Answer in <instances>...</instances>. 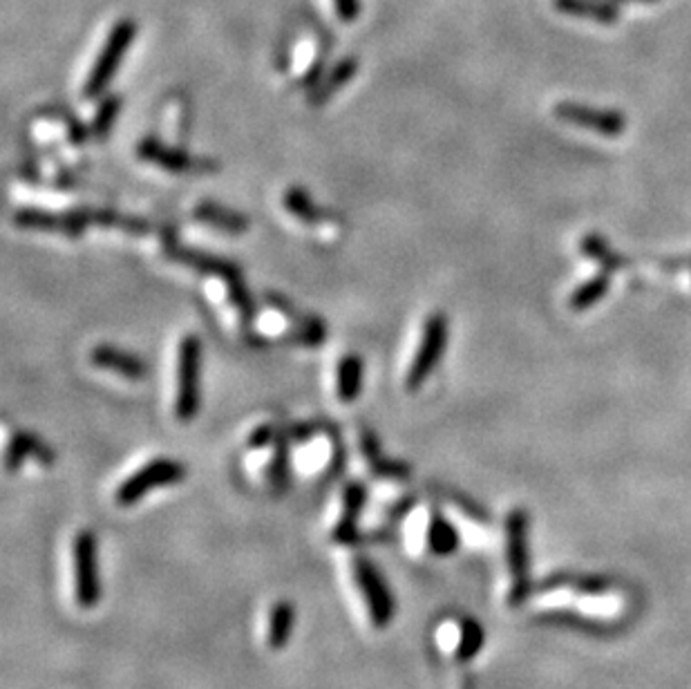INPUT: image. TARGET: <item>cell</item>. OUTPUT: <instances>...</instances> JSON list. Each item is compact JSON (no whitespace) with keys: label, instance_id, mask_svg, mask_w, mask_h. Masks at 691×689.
<instances>
[{"label":"cell","instance_id":"6da1fadb","mask_svg":"<svg viewBox=\"0 0 691 689\" xmlns=\"http://www.w3.org/2000/svg\"><path fill=\"white\" fill-rule=\"evenodd\" d=\"M16 226L30 231H45V233H63L68 238H79L85 226H112V229H123L130 233H144L146 224L132 217H121L110 211H68V213H52L43 209H21L14 215Z\"/></svg>","mask_w":691,"mask_h":689},{"label":"cell","instance_id":"7a4b0ae2","mask_svg":"<svg viewBox=\"0 0 691 689\" xmlns=\"http://www.w3.org/2000/svg\"><path fill=\"white\" fill-rule=\"evenodd\" d=\"M202 405V341L193 334L182 338L177 349L175 417L191 423Z\"/></svg>","mask_w":691,"mask_h":689},{"label":"cell","instance_id":"3957f363","mask_svg":"<svg viewBox=\"0 0 691 689\" xmlns=\"http://www.w3.org/2000/svg\"><path fill=\"white\" fill-rule=\"evenodd\" d=\"M135 39H137V23L132 21V18H121V21L112 25L108 39L99 50V56L92 65L88 79H85L83 99H97L108 90L123 61V56L128 54L130 45Z\"/></svg>","mask_w":691,"mask_h":689},{"label":"cell","instance_id":"277c9868","mask_svg":"<svg viewBox=\"0 0 691 689\" xmlns=\"http://www.w3.org/2000/svg\"><path fill=\"white\" fill-rule=\"evenodd\" d=\"M74 598L83 609L97 607L101 600L99 578V544L92 531H79L72 540Z\"/></svg>","mask_w":691,"mask_h":689},{"label":"cell","instance_id":"5b68a950","mask_svg":"<svg viewBox=\"0 0 691 689\" xmlns=\"http://www.w3.org/2000/svg\"><path fill=\"white\" fill-rule=\"evenodd\" d=\"M186 479V466L182 461L159 457L141 466L117 488L115 499L119 506H135L139 499L153 493L157 488H168Z\"/></svg>","mask_w":691,"mask_h":689},{"label":"cell","instance_id":"8992f818","mask_svg":"<svg viewBox=\"0 0 691 689\" xmlns=\"http://www.w3.org/2000/svg\"><path fill=\"white\" fill-rule=\"evenodd\" d=\"M448 318L443 314H432L425 318L421 343L416 347L414 361L410 363V370L405 374V388L416 392L421 385L430 379V374L437 370L443 352L448 345Z\"/></svg>","mask_w":691,"mask_h":689},{"label":"cell","instance_id":"52a82bcc","mask_svg":"<svg viewBox=\"0 0 691 689\" xmlns=\"http://www.w3.org/2000/svg\"><path fill=\"white\" fill-rule=\"evenodd\" d=\"M354 580L363 593V600H365V607H367L372 625L378 629H385L396 616V602H394L390 587H387L383 573L378 571V566L372 560L356 558Z\"/></svg>","mask_w":691,"mask_h":689},{"label":"cell","instance_id":"ba28073f","mask_svg":"<svg viewBox=\"0 0 691 689\" xmlns=\"http://www.w3.org/2000/svg\"><path fill=\"white\" fill-rule=\"evenodd\" d=\"M137 157L148 164H155L164 168L168 173H213L217 171V164L213 159L193 157L182 148H170L162 144L159 139H141L137 146Z\"/></svg>","mask_w":691,"mask_h":689},{"label":"cell","instance_id":"9c48e42d","mask_svg":"<svg viewBox=\"0 0 691 689\" xmlns=\"http://www.w3.org/2000/svg\"><path fill=\"white\" fill-rule=\"evenodd\" d=\"M555 117L566 121V124H575L586 130L600 132V135L604 137H620L622 132L627 130V119H624V115H620V112L589 108V106H582V103H571V101L557 103Z\"/></svg>","mask_w":691,"mask_h":689},{"label":"cell","instance_id":"30bf717a","mask_svg":"<svg viewBox=\"0 0 691 689\" xmlns=\"http://www.w3.org/2000/svg\"><path fill=\"white\" fill-rule=\"evenodd\" d=\"M90 363L99 370L115 372L128 381H141L148 374L146 363L137 354H130L126 349L115 345H97L90 352Z\"/></svg>","mask_w":691,"mask_h":689},{"label":"cell","instance_id":"8fae6325","mask_svg":"<svg viewBox=\"0 0 691 689\" xmlns=\"http://www.w3.org/2000/svg\"><path fill=\"white\" fill-rule=\"evenodd\" d=\"M367 502V490L358 481L347 484L343 490V513H340L336 528H334V542L338 544H356L358 537V517L363 513V506Z\"/></svg>","mask_w":691,"mask_h":689},{"label":"cell","instance_id":"7c38bea8","mask_svg":"<svg viewBox=\"0 0 691 689\" xmlns=\"http://www.w3.org/2000/svg\"><path fill=\"white\" fill-rule=\"evenodd\" d=\"M27 459H36L43 466H52L56 455L45 441H41L39 437H34V434L16 432L7 446L5 466H7L9 473H16V470H21V466L25 464Z\"/></svg>","mask_w":691,"mask_h":689},{"label":"cell","instance_id":"4fadbf2b","mask_svg":"<svg viewBox=\"0 0 691 689\" xmlns=\"http://www.w3.org/2000/svg\"><path fill=\"white\" fill-rule=\"evenodd\" d=\"M166 256H168V258H173L175 262L186 264V267H193V269H197V271L208 273V276L220 278L222 282H231V280L242 278L240 269L235 267L233 262L224 260V258L206 256V253H202V251L184 249V247H168V249H166Z\"/></svg>","mask_w":691,"mask_h":689},{"label":"cell","instance_id":"5bb4252c","mask_svg":"<svg viewBox=\"0 0 691 689\" xmlns=\"http://www.w3.org/2000/svg\"><path fill=\"white\" fill-rule=\"evenodd\" d=\"M193 217L200 224H206V226H211V229L231 233V235L246 233L251 226V222L246 220V215L229 209V206L215 204V202L197 204V209L193 211Z\"/></svg>","mask_w":691,"mask_h":689},{"label":"cell","instance_id":"9a60e30c","mask_svg":"<svg viewBox=\"0 0 691 689\" xmlns=\"http://www.w3.org/2000/svg\"><path fill=\"white\" fill-rule=\"evenodd\" d=\"M361 450H363V457L367 459V464H369V468H372L374 475L387 477V479H407L410 477V468L401 464V461L387 459L383 455L381 441H378V437L372 430L361 432Z\"/></svg>","mask_w":691,"mask_h":689},{"label":"cell","instance_id":"2e32d148","mask_svg":"<svg viewBox=\"0 0 691 689\" xmlns=\"http://www.w3.org/2000/svg\"><path fill=\"white\" fill-rule=\"evenodd\" d=\"M296 629V607L289 600H278L269 611L267 620V645L273 651H282Z\"/></svg>","mask_w":691,"mask_h":689},{"label":"cell","instance_id":"e0dca14e","mask_svg":"<svg viewBox=\"0 0 691 689\" xmlns=\"http://www.w3.org/2000/svg\"><path fill=\"white\" fill-rule=\"evenodd\" d=\"M363 376H365V363L361 356L347 354L340 358L338 370H336L338 401L354 403L363 392Z\"/></svg>","mask_w":691,"mask_h":689},{"label":"cell","instance_id":"ac0fdd59","mask_svg":"<svg viewBox=\"0 0 691 689\" xmlns=\"http://www.w3.org/2000/svg\"><path fill=\"white\" fill-rule=\"evenodd\" d=\"M356 72H358V61L354 59V56H347V59L336 63L334 68L327 70L323 74V79L314 86V92H311V103H314V106H323V103H327L331 97H334L340 88H345L347 83L356 77Z\"/></svg>","mask_w":691,"mask_h":689},{"label":"cell","instance_id":"d6986e66","mask_svg":"<svg viewBox=\"0 0 691 689\" xmlns=\"http://www.w3.org/2000/svg\"><path fill=\"white\" fill-rule=\"evenodd\" d=\"M555 7L562 14L591 18L604 25H613L618 21V7L611 0H555Z\"/></svg>","mask_w":691,"mask_h":689},{"label":"cell","instance_id":"ffe728a7","mask_svg":"<svg viewBox=\"0 0 691 689\" xmlns=\"http://www.w3.org/2000/svg\"><path fill=\"white\" fill-rule=\"evenodd\" d=\"M425 544H428V549L434 555H450L459 546V531L450 524V519L443 517L439 511H434L428 522Z\"/></svg>","mask_w":691,"mask_h":689},{"label":"cell","instance_id":"44dd1931","mask_svg":"<svg viewBox=\"0 0 691 689\" xmlns=\"http://www.w3.org/2000/svg\"><path fill=\"white\" fill-rule=\"evenodd\" d=\"M289 441V430H280L276 439V450H273V457L267 468L269 486L276 490V493H285L289 486Z\"/></svg>","mask_w":691,"mask_h":689},{"label":"cell","instance_id":"7402d4cb","mask_svg":"<svg viewBox=\"0 0 691 689\" xmlns=\"http://www.w3.org/2000/svg\"><path fill=\"white\" fill-rule=\"evenodd\" d=\"M282 204H285V209L296 217V220L305 222V224H318L325 220V211L318 209L314 197L309 195V191L300 186H293L282 197Z\"/></svg>","mask_w":691,"mask_h":689},{"label":"cell","instance_id":"603a6c76","mask_svg":"<svg viewBox=\"0 0 691 689\" xmlns=\"http://www.w3.org/2000/svg\"><path fill=\"white\" fill-rule=\"evenodd\" d=\"M119 110H121V97H119V94H108V97L101 101L99 110L94 112L92 124H90V135L97 139V141L106 139L110 135L112 126H115V121L119 117Z\"/></svg>","mask_w":691,"mask_h":689},{"label":"cell","instance_id":"cb8c5ba5","mask_svg":"<svg viewBox=\"0 0 691 689\" xmlns=\"http://www.w3.org/2000/svg\"><path fill=\"white\" fill-rule=\"evenodd\" d=\"M582 251H584V256L598 260L604 271H618L620 267H624V260L609 247L607 240L600 238L598 233L586 235V238L582 240Z\"/></svg>","mask_w":691,"mask_h":689},{"label":"cell","instance_id":"d4e9b609","mask_svg":"<svg viewBox=\"0 0 691 689\" xmlns=\"http://www.w3.org/2000/svg\"><path fill=\"white\" fill-rule=\"evenodd\" d=\"M607 291H609V276L607 273H602V276H595L591 280H586L584 285L571 296L569 305L575 311H584L607 296Z\"/></svg>","mask_w":691,"mask_h":689},{"label":"cell","instance_id":"484cf974","mask_svg":"<svg viewBox=\"0 0 691 689\" xmlns=\"http://www.w3.org/2000/svg\"><path fill=\"white\" fill-rule=\"evenodd\" d=\"M481 645H484V631H481L475 620H463L459 629L457 656L461 660H470L472 656H477Z\"/></svg>","mask_w":691,"mask_h":689},{"label":"cell","instance_id":"4316f807","mask_svg":"<svg viewBox=\"0 0 691 689\" xmlns=\"http://www.w3.org/2000/svg\"><path fill=\"white\" fill-rule=\"evenodd\" d=\"M278 434H280V428H278V426H273V423H264V426L255 428V430L251 432V437H249V448L258 450V448L269 446V443H276Z\"/></svg>","mask_w":691,"mask_h":689},{"label":"cell","instance_id":"83f0119b","mask_svg":"<svg viewBox=\"0 0 691 689\" xmlns=\"http://www.w3.org/2000/svg\"><path fill=\"white\" fill-rule=\"evenodd\" d=\"M334 7L340 21H345V23H354L363 12L361 0H334Z\"/></svg>","mask_w":691,"mask_h":689},{"label":"cell","instance_id":"f1b7e54d","mask_svg":"<svg viewBox=\"0 0 691 689\" xmlns=\"http://www.w3.org/2000/svg\"><path fill=\"white\" fill-rule=\"evenodd\" d=\"M611 3H624V0H611ZM640 3H653V0H640Z\"/></svg>","mask_w":691,"mask_h":689}]
</instances>
